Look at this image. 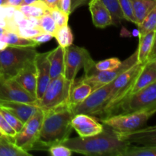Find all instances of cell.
I'll use <instances>...</instances> for the list:
<instances>
[{
    "instance_id": "6da1fadb",
    "label": "cell",
    "mask_w": 156,
    "mask_h": 156,
    "mask_svg": "<svg viewBox=\"0 0 156 156\" xmlns=\"http://www.w3.org/2000/svg\"><path fill=\"white\" fill-rule=\"evenodd\" d=\"M74 116L68 103L44 111L39 136L34 149H48L68 140L73 130L72 120Z\"/></svg>"
},
{
    "instance_id": "7a4b0ae2",
    "label": "cell",
    "mask_w": 156,
    "mask_h": 156,
    "mask_svg": "<svg viewBox=\"0 0 156 156\" xmlns=\"http://www.w3.org/2000/svg\"><path fill=\"white\" fill-rule=\"evenodd\" d=\"M62 145L73 152L90 156H123L129 143L120 141L115 132L104 125L100 133L88 137L69 138Z\"/></svg>"
},
{
    "instance_id": "3957f363",
    "label": "cell",
    "mask_w": 156,
    "mask_h": 156,
    "mask_svg": "<svg viewBox=\"0 0 156 156\" xmlns=\"http://www.w3.org/2000/svg\"><path fill=\"white\" fill-rule=\"evenodd\" d=\"M143 66V63L137 62L113 81L106 105L97 117L103 120L114 115L119 105L132 94L135 80Z\"/></svg>"
},
{
    "instance_id": "277c9868",
    "label": "cell",
    "mask_w": 156,
    "mask_h": 156,
    "mask_svg": "<svg viewBox=\"0 0 156 156\" xmlns=\"http://www.w3.org/2000/svg\"><path fill=\"white\" fill-rule=\"evenodd\" d=\"M37 53L36 47L8 46L0 51V70L2 76L13 78L23 67L34 62Z\"/></svg>"
},
{
    "instance_id": "5b68a950",
    "label": "cell",
    "mask_w": 156,
    "mask_h": 156,
    "mask_svg": "<svg viewBox=\"0 0 156 156\" xmlns=\"http://www.w3.org/2000/svg\"><path fill=\"white\" fill-rule=\"evenodd\" d=\"M75 81L71 82L64 76L51 79L42 97L37 100V105L44 111L68 103L70 91Z\"/></svg>"
},
{
    "instance_id": "8992f818",
    "label": "cell",
    "mask_w": 156,
    "mask_h": 156,
    "mask_svg": "<svg viewBox=\"0 0 156 156\" xmlns=\"http://www.w3.org/2000/svg\"><path fill=\"white\" fill-rule=\"evenodd\" d=\"M156 109L146 110L130 114H116L103 119L102 123L115 133H129L145 127Z\"/></svg>"
},
{
    "instance_id": "52a82bcc",
    "label": "cell",
    "mask_w": 156,
    "mask_h": 156,
    "mask_svg": "<svg viewBox=\"0 0 156 156\" xmlns=\"http://www.w3.org/2000/svg\"><path fill=\"white\" fill-rule=\"evenodd\" d=\"M152 109H156V82L128 96L119 105L114 115Z\"/></svg>"
},
{
    "instance_id": "ba28073f",
    "label": "cell",
    "mask_w": 156,
    "mask_h": 156,
    "mask_svg": "<svg viewBox=\"0 0 156 156\" xmlns=\"http://www.w3.org/2000/svg\"><path fill=\"white\" fill-rule=\"evenodd\" d=\"M94 64L95 62L86 49L73 44L65 48L64 76L68 80L74 82L76 75L81 69L84 68L85 73H86Z\"/></svg>"
},
{
    "instance_id": "9c48e42d",
    "label": "cell",
    "mask_w": 156,
    "mask_h": 156,
    "mask_svg": "<svg viewBox=\"0 0 156 156\" xmlns=\"http://www.w3.org/2000/svg\"><path fill=\"white\" fill-rule=\"evenodd\" d=\"M138 62L137 59V49L129 57L121 62V65L117 69L110 71H98L94 66L91 67L88 71L85 73V76L80 79L81 82L88 83L91 85L92 90L97 89L106 84L113 82L120 73L126 71L131 66L135 65Z\"/></svg>"
},
{
    "instance_id": "30bf717a",
    "label": "cell",
    "mask_w": 156,
    "mask_h": 156,
    "mask_svg": "<svg viewBox=\"0 0 156 156\" xmlns=\"http://www.w3.org/2000/svg\"><path fill=\"white\" fill-rule=\"evenodd\" d=\"M44 119V111L40 109L37 111L13 138V143L18 147L26 152L34 149L38 140L41 125Z\"/></svg>"
},
{
    "instance_id": "8fae6325",
    "label": "cell",
    "mask_w": 156,
    "mask_h": 156,
    "mask_svg": "<svg viewBox=\"0 0 156 156\" xmlns=\"http://www.w3.org/2000/svg\"><path fill=\"white\" fill-rule=\"evenodd\" d=\"M112 82L94 90L85 100L79 105L72 107L74 114H87L98 117L108 101Z\"/></svg>"
},
{
    "instance_id": "7c38bea8",
    "label": "cell",
    "mask_w": 156,
    "mask_h": 156,
    "mask_svg": "<svg viewBox=\"0 0 156 156\" xmlns=\"http://www.w3.org/2000/svg\"><path fill=\"white\" fill-rule=\"evenodd\" d=\"M0 100L37 105V99L24 91L13 78L0 77Z\"/></svg>"
},
{
    "instance_id": "4fadbf2b",
    "label": "cell",
    "mask_w": 156,
    "mask_h": 156,
    "mask_svg": "<svg viewBox=\"0 0 156 156\" xmlns=\"http://www.w3.org/2000/svg\"><path fill=\"white\" fill-rule=\"evenodd\" d=\"M49 53L50 52L37 53L34 60L37 73V100L42 97L43 94L47 89L51 80L50 76V63L48 59Z\"/></svg>"
},
{
    "instance_id": "5bb4252c",
    "label": "cell",
    "mask_w": 156,
    "mask_h": 156,
    "mask_svg": "<svg viewBox=\"0 0 156 156\" xmlns=\"http://www.w3.org/2000/svg\"><path fill=\"white\" fill-rule=\"evenodd\" d=\"M120 141L126 142L129 144L137 143L143 146H156V127L155 126H145L129 133H115Z\"/></svg>"
},
{
    "instance_id": "9a60e30c",
    "label": "cell",
    "mask_w": 156,
    "mask_h": 156,
    "mask_svg": "<svg viewBox=\"0 0 156 156\" xmlns=\"http://www.w3.org/2000/svg\"><path fill=\"white\" fill-rule=\"evenodd\" d=\"M73 129L80 137H88L98 134L103 130L104 125L98 123L92 116L76 114L72 120Z\"/></svg>"
},
{
    "instance_id": "2e32d148",
    "label": "cell",
    "mask_w": 156,
    "mask_h": 156,
    "mask_svg": "<svg viewBox=\"0 0 156 156\" xmlns=\"http://www.w3.org/2000/svg\"><path fill=\"white\" fill-rule=\"evenodd\" d=\"M0 108H3L11 113L24 124L41 109L37 105L3 100H0Z\"/></svg>"
},
{
    "instance_id": "e0dca14e",
    "label": "cell",
    "mask_w": 156,
    "mask_h": 156,
    "mask_svg": "<svg viewBox=\"0 0 156 156\" xmlns=\"http://www.w3.org/2000/svg\"><path fill=\"white\" fill-rule=\"evenodd\" d=\"M13 79L19 84L20 86L24 91L36 98L37 73L34 62H30L23 67L14 76Z\"/></svg>"
},
{
    "instance_id": "ac0fdd59",
    "label": "cell",
    "mask_w": 156,
    "mask_h": 156,
    "mask_svg": "<svg viewBox=\"0 0 156 156\" xmlns=\"http://www.w3.org/2000/svg\"><path fill=\"white\" fill-rule=\"evenodd\" d=\"M88 5L91 14L93 24L95 27L105 28L108 26L112 25L111 13L101 0H91Z\"/></svg>"
},
{
    "instance_id": "d6986e66",
    "label": "cell",
    "mask_w": 156,
    "mask_h": 156,
    "mask_svg": "<svg viewBox=\"0 0 156 156\" xmlns=\"http://www.w3.org/2000/svg\"><path fill=\"white\" fill-rule=\"evenodd\" d=\"M156 82V59L143 63L135 80L132 94Z\"/></svg>"
},
{
    "instance_id": "ffe728a7",
    "label": "cell",
    "mask_w": 156,
    "mask_h": 156,
    "mask_svg": "<svg viewBox=\"0 0 156 156\" xmlns=\"http://www.w3.org/2000/svg\"><path fill=\"white\" fill-rule=\"evenodd\" d=\"M50 79H56L60 76H64L65 69V48L58 46L49 53Z\"/></svg>"
},
{
    "instance_id": "44dd1931",
    "label": "cell",
    "mask_w": 156,
    "mask_h": 156,
    "mask_svg": "<svg viewBox=\"0 0 156 156\" xmlns=\"http://www.w3.org/2000/svg\"><path fill=\"white\" fill-rule=\"evenodd\" d=\"M156 30L140 36V43L137 48V59L139 62L145 63L151 52L155 49Z\"/></svg>"
},
{
    "instance_id": "7402d4cb",
    "label": "cell",
    "mask_w": 156,
    "mask_h": 156,
    "mask_svg": "<svg viewBox=\"0 0 156 156\" xmlns=\"http://www.w3.org/2000/svg\"><path fill=\"white\" fill-rule=\"evenodd\" d=\"M93 91L91 85L88 83L79 81L76 83V81L70 91L68 104L71 107H74L83 101Z\"/></svg>"
},
{
    "instance_id": "603a6c76",
    "label": "cell",
    "mask_w": 156,
    "mask_h": 156,
    "mask_svg": "<svg viewBox=\"0 0 156 156\" xmlns=\"http://www.w3.org/2000/svg\"><path fill=\"white\" fill-rule=\"evenodd\" d=\"M136 25H139L151 11L156 8V0H131Z\"/></svg>"
},
{
    "instance_id": "cb8c5ba5",
    "label": "cell",
    "mask_w": 156,
    "mask_h": 156,
    "mask_svg": "<svg viewBox=\"0 0 156 156\" xmlns=\"http://www.w3.org/2000/svg\"><path fill=\"white\" fill-rule=\"evenodd\" d=\"M0 41L6 43L9 46L14 47H38V44L30 38H24L14 32L5 30L0 34Z\"/></svg>"
},
{
    "instance_id": "d4e9b609",
    "label": "cell",
    "mask_w": 156,
    "mask_h": 156,
    "mask_svg": "<svg viewBox=\"0 0 156 156\" xmlns=\"http://www.w3.org/2000/svg\"><path fill=\"white\" fill-rule=\"evenodd\" d=\"M27 18H41L45 14L49 12V7L44 1L37 0L31 5H20L17 7Z\"/></svg>"
},
{
    "instance_id": "484cf974",
    "label": "cell",
    "mask_w": 156,
    "mask_h": 156,
    "mask_svg": "<svg viewBox=\"0 0 156 156\" xmlns=\"http://www.w3.org/2000/svg\"><path fill=\"white\" fill-rule=\"evenodd\" d=\"M0 156H31L28 152L18 147L12 140L3 137L0 142Z\"/></svg>"
},
{
    "instance_id": "4316f807",
    "label": "cell",
    "mask_w": 156,
    "mask_h": 156,
    "mask_svg": "<svg viewBox=\"0 0 156 156\" xmlns=\"http://www.w3.org/2000/svg\"><path fill=\"white\" fill-rule=\"evenodd\" d=\"M123 156H156V146H140L129 144L126 146Z\"/></svg>"
},
{
    "instance_id": "83f0119b",
    "label": "cell",
    "mask_w": 156,
    "mask_h": 156,
    "mask_svg": "<svg viewBox=\"0 0 156 156\" xmlns=\"http://www.w3.org/2000/svg\"><path fill=\"white\" fill-rule=\"evenodd\" d=\"M53 37L56 38L59 46L63 48H66L73 44V34L71 28L68 24L58 27L53 35Z\"/></svg>"
},
{
    "instance_id": "f1b7e54d",
    "label": "cell",
    "mask_w": 156,
    "mask_h": 156,
    "mask_svg": "<svg viewBox=\"0 0 156 156\" xmlns=\"http://www.w3.org/2000/svg\"><path fill=\"white\" fill-rule=\"evenodd\" d=\"M137 26L140 33L139 36H143L149 32L155 30L156 27V8L152 9L150 13Z\"/></svg>"
},
{
    "instance_id": "f546056e",
    "label": "cell",
    "mask_w": 156,
    "mask_h": 156,
    "mask_svg": "<svg viewBox=\"0 0 156 156\" xmlns=\"http://www.w3.org/2000/svg\"><path fill=\"white\" fill-rule=\"evenodd\" d=\"M110 12L112 18V22L114 25H117L120 21L124 19L123 12L119 5L118 0H101Z\"/></svg>"
},
{
    "instance_id": "4dcf8cb0",
    "label": "cell",
    "mask_w": 156,
    "mask_h": 156,
    "mask_svg": "<svg viewBox=\"0 0 156 156\" xmlns=\"http://www.w3.org/2000/svg\"><path fill=\"white\" fill-rule=\"evenodd\" d=\"M38 25L44 32L50 34L53 36L58 28L56 22L52 18L51 15L49 14V12L39 18V24Z\"/></svg>"
},
{
    "instance_id": "1f68e13d",
    "label": "cell",
    "mask_w": 156,
    "mask_h": 156,
    "mask_svg": "<svg viewBox=\"0 0 156 156\" xmlns=\"http://www.w3.org/2000/svg\"><path fill=\"white\" fill-rule=\"evenodd\" d=\"M121 62H122L118 58H109V59L100 61L98 62H95V64H94V68L98 71H110V70H114L121 65Z\"/></svg>"
},
{
    "instance_id": "d6a6232c",
    "label": "cell",
    "mask_w": 156,
    "mask_h": 156,
    "mask_svg": "<svg viewBox=\"0 0 156 156\" xmlns=\"http://www.w3.org/2000/svg\"><path fill=\"white\" fill-rule=\"evenodd\" d=\"M118 3L122 12H123L124 19L136 24L133 14L132 1L131 0H118Z\"/></svg>"
},
{
    "instance_id": "836d02e7",
    "label": "cell",
    "mask_w": 156,
    "mask_h": 156,
    "mask_svg": "<svg viewBox=\"0 0 156 156\" xmlns=\"http://www.w3.org/2000/svg\"><path fill=\"white\" fill-rule=\"evenodd\" d=\"M49 14L51 15L52 18L55 21L57 27L66 25V24H68V20L69 15L64 13L61 9H49Z\"/></svg>"
},
{
    "instance_id": "e575fe53",
    "label": "cell",
    "mask_w": 156,
    "mask_h": 156,
    "mask_svg": "<svg viewBox=\"0 0 156 156\" xmlns=\"http://www.w3.org/2000/svg\"><path fill=\"white\" fill-rule=\"evenodd\" d=\"M0 133L3 136L9 139L12 142H13V138L17 133L15 129L6 121V120L2 114L1 111H0Z\"/></svg>"
},
{
    "instance_id": "d590c367",
    "label": "cell",
    "mask_w": 156,
    "mask_h": 156,
    "mask_svg": "<svg viewBox=\"0 0 156 156\" xmlns=\"http://www.w3.org/2000/svg\"><path fill=\"white\" fill-rule=\"evenodd\" d=\"M0 111H1L3 117H4L5 119L6 120V121H7L8 123L15 129V132H19L21 129V128H22L24 123H21L16 117L12 115L11 113L8 112L7 111H5V110L3 109V108H0Z\"/></svg>"
},
{
    "instance_id": "8d00e7d4",
    "label": "cell",
    "mask_w": 156,
    "mask_h": 156,
    "mask_svg": "<svg viewBox=\"0 0 156 156\" xmlns=\"http://www.w3.org/2000/svg\"><path fill=\"white\" fill-rule=\"evenodd\" d=\"M44 33V30L40 27V26H37L34 27H27V28H18V34L19 36L22 37L24 38H30L31 39L34 37L40 34Z\"/></svg>"
},
{
    "instance_id": "74e56055",
    "label": "cell",
    "mask_w": 156,
    "mask_h": 156,
    "mask_svg": "<svg viewBox=\"0 0 156 156\" xmlns=\"http://www.w3.org/2000/svg\"><path fill=\"white\" fill-rule=\"evenodd\" d=\"M48 151L52 156H70L73 155V151L62 144L50 146Z\"/></svg>"
},
{
    "instance_id": "f35d334b",
    "label": "cell",
    "mask_w": 156,
    "mask_h": 156,
    "mask_svg": "<svg viewBox=\"0 0 156 156\" xmlns=\"http://www.w3.org/2000/svg\"><path fill=\"white\" fill-rule=\"evenodd\" d=\"M53 37V36L52 34L44 32V33L40 34L37 35V36L34 37L31 39L33 40L35 43H37L38 45H40V44H44V43L48 42V41H50Z\"/></svg>"
},
{
    "instance_id": "ab89813d",
    "label": "cell",
    "mask_w": 156,
    "mask_h": 156,
    "mask_svg": "<svg viewBox=\"0 0 156 156\" xmlns=\"http://www.w3.org/2000/svg\"><path fill=\"white\" fill-rule=\"evenodd\" d=\"M91 0H71V8H70V12L73 13L74 11H76L78 8H80L82 6L88 5V3Z\"/></svg>"
},
{
    "instance_id": "60d3db41",
    "label": "cell",
    "mask_w": 156,
    "mask_h": 156,
    "mask_svg": "<svg viewBox=\"0 0 156 156\" xmlns=\"http://www.w3.org/2000/svg\"><path fill=\"white\" fill-rule=\"evenodd\" d=\"M70 8H71V0H60V8L59 9L69 15Z\"/></svg>"
},
{
    "instance_id": "b9f144b4",
    "label": "cell",
    "mask_w": 156,
    "mask_h": 156,
    "mask_svg": "<svg viewBox=\"0 0 156 156\" xmlns=\"http://www.w3.org/2000/svg\"><path fill=\"white\" fill-rule=\"evenodd\" d=\"M44 2L48 6L49 9H59L60 8V0H44Z\"/></svg>"
},
{
    "instance_id": "7bdbcfd3",
    "label": "cell",
    "mask_w": 156,
    "mask_h": 156,
    "mask_svg": "<svg viewBox=\"0 0 156 156\" xmlns=\"http://www.w3.org/2000/svg\"><path fill=\"white\" fill-rule=\"evenodd\" d=\"M26 18V16L21 12V11L18 10V9H15V11L14 12L13 16H12V19H13L15 22L17 23L18 21H21V19H23V18Z\"/></svg>"
},
{
    "instance_id": "ee69618b",
    "label": "cell",
    "mask_w": 156,
    "mask_h": 156,
    "mask_svg": "<svg viewBox=\"0 0 156 156\" xmlns=\"http://www.w3.org/2000/svg\"><path fill=\"white\" fill-rule=\"evenodd\" d=\"M22 2V0H5L4 5L12 6V7L17 8L20 6Z\"/></svg>"
},
{
    "instance_id": "f6af8a7d",
    "label": "cell",
    "mask_w": 156,
    "mask_h": 156,
    "mask_svg": "<svg viewBox=\"0 0 156 156\" xmlns=\"http://www.w3.org/2000/svg\"><path fill=\"white\" fill-rule=\"evenodd\" d=\"M0 19H5V5H0Z\"/></svg>"
},
{
    "instance_id": "bcb514c9",
    "label": "cell",
    "mask_w": 156,
    "mask_h": 156,
    "mask_svg": "<svg viewBox=\"0 0 156 156\" xmlns=\"http://www.w3.org/2000/svg\"><path fill=\"white\" fill-rule=\"evenodd\" d=\"M37 0H22L21 5H31L34 2H35Z\"/></svg>"
},
{
    "instance_id": "7dc6e473",
    "label": "cell",
    "mask_w": 156,
    "mask_h": 156,
    "mask_svg": "<svg viewBox=\"0 0 156 156\" xmlns=\"http://www.w3.org/2000/svg\"><path fill=\"white\" fill-rule=\"evenodd\" d=\"M7 26V21L5 19H0V28H3L5 30Z\"/></svg>"
},
{
    "instance_id": "c3c4849f",
    "label": "cell",
    "mask_w": 156,
    "mask_h": 156,
    "mask_svg": "<svg viewBox=\"0 0 156 156\" xmlns=\"http://www.w3.org/2000/svg\"><path fill=\"white\" fill-rule=\"evenodd\" d=\"M4 2H5V0H0V5L4 4Z\"/></svg>"
},
{
    "instance_id": "681fc988",
    "label": "cell",
    "mask_w": 156,
    "mask_h": 156,
    "mask_svg": "<svg viewBox=\"0 0 156 156\" xmlns=\"http://www.w3.org/2000/svg\"><path fill=\"white\" fill-rule=\"evenodd\" d=\"M5 29H3V28H0V34L2 33V32H3V31H5Z\"/></svg>"
},
{
    "instance_id": "f907efd6",
    "label": "cell",
    "mask_w": 156,
    "mask_h": 156,
    "mask_svg": "<svg viewBox=\"0 0 156 156\" xmlns=\"http://www.w3.org/2000/svg\"><path fill=\"white\" fill-rule=\"evenodd\" d=\"M3 137H5V136H0V142L2 141V139H3Z\"/></svg>"
},
{
    "instance_id": "816d5d0a",
    "label": "cell",
    "mask_w": 156,
    "mask_h": 156,
    "mask_svg": "<svg viewBox=\"0 0 156 156\" xmlns=\"http://www.w3.org/2000/svg\"><path fill=\"white\" fill-rule=\"evenodd\" d=\"M0 136H3L1 134V133H0Z\"/></svg>"
},
{
    "instance_id": "f5cc1de1",
    "label": "cell",
    "mask_w": 156,
    "mask_h": 156,
    "mask_svg": "<svg viewBox=\"0 0 156 156\" xmlns=\"http://www.w3.org/2000/svg\"><path fill=\"white\" fill-rule=\"evenodd\" d=\"M41 1H44V0H41Z\"/></svg>"
}]
</instances>
